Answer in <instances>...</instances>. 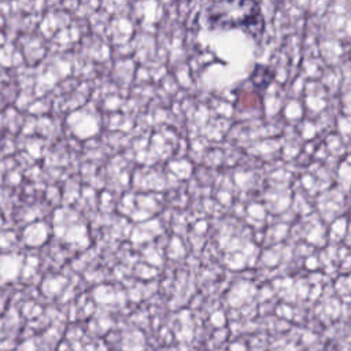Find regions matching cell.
I'll list each match as a JSON object with an SVG mask.
<instances>
[{
    "label": "cell",
    "instance_id": "cell-1",
    "mask_svg": "<svg viewBox=\"0 0 351 351\" xmlns=\"http://www.w3.org/2000/svg\"><path fill=\"white\" fill-rule=\"evenodd\" d=\"M208 23L219 29H243L252 36L263 30V16L255 0H211Z\"/></svg>",
    "mask_w": 351,
    "mask_h": 351
}]
</instances>
